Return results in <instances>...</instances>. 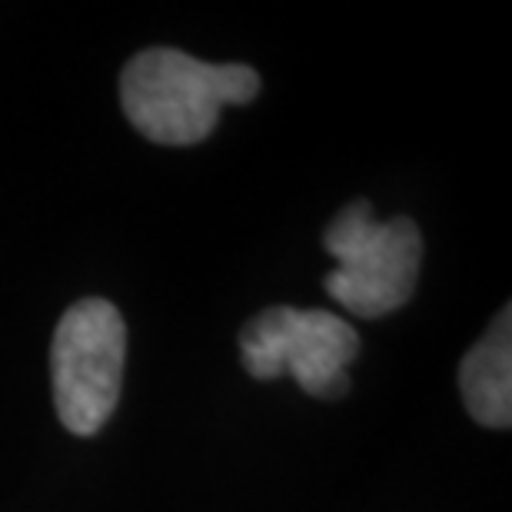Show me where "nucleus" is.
Segmentation results:
<instances>
[{
	"label": "nucleus",
	"instance_id": "1",
	"mask_svg": "<svg viewBox=\"0 0 512 512\" xmlns=\"http://www.w3.org/2000/svg\"><path fill=\"white\" fill-rule=\"evenodd\" d=\"M260 77L247 64H207L183 50L153 47L124 67L120 104L143 137L190 147L207 140L223 107L250 104Z\"/></svg>",
	"mask_w": 512,
	"mask_h": 512
},
{
	"label": "nucleus",
	"instance_id": "2",
	"mask_svg": "<svg viewBox=\"0 0 512 512\" xmlns=\"http://www.w3.org/2000/svg\"><path fill=\"white\" fill-rule=\"evenodd\" d=\"M323 247L336 260L326 293L343 310L376 320L409 303L423 266V237L409 217L376 220L370 203L356 200L333 217Z\"/></svg>",
	"mask_w": 512,
	"mask_h": 512
},
{
	"label": "nucleus",
	"instance_id": "5",
	"mask_svg": "<svg viewBox=\"0 0 512 512\" xmlns=\"http://www.w3.org/2000/svg\"><path fill=\"white\" fill-rule=\"evenodd\" d=\"M459 389L469 416L483 426L509 429L512 423V313L503 310L489 333L466 353Z\"/></svg>",
	"mask_w": 512,
	"mask_h": 512
},
{
	"label": "nucleus",
	"instance_id": "3",
	"mask_svg": "<svg viewBox=\"0 0 512 512\" xmlns=\"http://www.w3.org/2000/svg\"><path fill=\"white\" fill-rule=\"evenodd\" d=\"M127 360V326L114 303L80 300L54 333V403L74 436H94L117 409Z\"/></svg>",
	"mask_w": 512,
	"mask_h": 512
},
{
	"label": "nucleus",
	"instance_id": "4",
	"mask_svg": "<svg viewBox=\"0 0 512 512\" xmlns=\"http://www.w3.org/2000/svg\"><path fill=\"white\" fill-rule=\"evenodd\" d=\"M360 353V336L346 320L326 310L270 306L240 333V356L256 380L290 373L303 393L340 399L350 389L346 366Z\"/></svg>",
	"mask_w": 512,
	"mask_h": 512
}]
</instances>
